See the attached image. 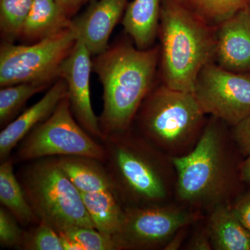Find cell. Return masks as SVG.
<instances>
[{"label": "cell", "mask_w": 250, "mask_h": 250, "mask_svg": "<svg viewBox=\"0 0 250 250\" xmlns=\"http://www.w3.org/2000/svg\"><path fill=\"white\" fill-rule=\"evenodd\" d=\"M159 57V45L140 49L132 41H121L93 59V71L103 87L99 124L104 140L131 129L143 102L155 85Z\"/></svg>", "instance_id": "obj_1"}, {"label": "cell", "mask_w": 250, "mask_h": 250, "mask_svg": "<svg viewBox=\"0 0 250 250\" xmlns=\"http://www.w3.org/2000/svg\"><path fill=\"white\" fill-rule=\"evenodd\" d=\"M157 38L161 82L172 89L193 93L202 69L214 62L216 27L180 0H161Z\"/></svg>", "instance_id": "obj_2"}, {"label": "cell", "mask_w": 250, "mask_h": 250, "mask_svg": "<svg viewBox=\"0 0 250 250\" xmlns=\"http://www.w3.org/2000/svg\"><path fill=\"white\" fill-rule=\"evenodd\" d=\"M225 123L210 116L191 150L174 156L176 193L181 201L195 206L218 205L226 195H239L240 164L227 152Z\"/></svg>", "instance_id": "obj_3"}, {"label": "cell", "mask_w": 250, "mask_h": 250, "mask_svg": "<svg viewBox=\"0 0 250 250\" xmlns=\"http://www.w3.org/2000/svg\"><path fill=\"white\" fill-rule=\"evenodd\" d=\"M106 150L104 164L111 174L122 201L132 206L161 205L170 192V182L154 146L130 129L108 136L103 141Z\"/></svg>", "instance_id": "obj_4"}, {"label": "cell", "mask_w": 250, "mask_h": 250, "mask_svg": "<svg viewBox=\"0 0 250 250\" xmlns=\"http://www.w3.org/2000/svg\"><path fill=\"white\" fill-rule=\"evenodd\" d=\"M205 116L193 93L161 83L148 93L134 121L141 136L153 146L179 153L198 141Z\"/></svg>", "instance_id": "obj_5"}, {"label": "cell", "mask_w": 250, "mask_h": 250, "mask_svg": "<svg viewBox=\"0 0 250 250\" xmlns=\"http://www.w3.org/2000/svg\"><path fill=\"white\" fill-rule=\"evenodd\" d=\"M21 180L40 221L58 232L72 226L95 229L80 190L61 168L58 159L34 160L23 170Z\"/></svg>", "instance_id": "obj_6"}, {"label": "cell", "mask_w": 250, "mask_h": 250, "mask_svg": "<svg viewBox=\"0 0 250 250\" xmlns=\"http://www.w3.org/2000/svg\"><path fill=\"white\" fill-rule=\"evenodd\" d=\"M78 40L73 27L30 45L3 41L0 47V86L22 83L50 85Z\"/></svg>", "instance_id": "obj_7"}, {"label": "cell", "mask_w": 250, "mask_h": 250, "mask_svg": "<svg viewBox=\"0 0 250 250\" xmlns=\"http://www.w3.org/2000/svg\"><path fill=\"white\" fill-rule=\"evenodd\" d=\"M95 139L75 120L66 96L18 145L14 159L24 162L55 156H86L104 163L106 150Z\"/></svg>", "instance_id": "obj_8"}, {"label": "cell", "mask_w": 250, "mask_h": 250, "mask_svg": "<svg viewBox=\"0 0 250 250\" xmlns=\"http://www.w3.org/2000/svg\"><path fill=\"white\" fill-rule=\"evenodd\" d=\"M190 210L172 206H131L125 209L118 232L113 236L116 250L164 248L179 230L197 220Z\"/></svg>", "instance_id": "obj_9"}, {"label": "cell", "mask_w": 250, "mask_h": 250, "mask_svg": "<svg viewBox=\"0 0 250 250\" xmlns=\"http://www.w3.org/2000/svg\"><path fill=\"white\" fill-rule=\"evenodd\" d=\"M193 93L206 115L232 127L250 116V73L229 71L209 62L199 73Z\"/></svg>", "instance_id": "obj_10"}, {"label": "cell", "mask_w": 250, "mask_h": 250, "mask_svg": "<svg viewBox=\"0 0 250 250\" xmlns=\"http://www.w3.org/2000/svg\"><path fill=\"white\" fill-rule=\"evenodd\" d=\"M92 54L81 40H77L71 52L62 62L59 77L65 81L67 97L75 120L94 139L103 142L104 136L92 106L90 77L93 71Z\"/></svg>", "instance_id": "obj_11"}, {"label": "cell", "mask_w": 250, "mask_h": 250, "mask_svg": "<svg viewBox=\"0 0 250 250\" xmlns=\"http://www.w3.org/2000/svg\"><path fill=\"white\" fill-rule=\"evenodd\" d=\"M130 0H95L85 12L72 19V27L92 55L108 47L113 29L120 22Z\"/></svg>", "instance_id": "obj_12"}, {"label": "cell", "mask_w": 250, "mask_h": 250, "mask_svg": "<svg viewBox=\"0 0 250 250\" xmlns=\"http://www.w3.org/2000/svg\"><path fill=\"white\" fill-rule=\"evenodd\" d=\"M214 62L229 71L250 73V14L247 8L217 26Z\"/></svg>", "instance_id": "obj_13"}, {"label": "cell", "mask_w": 250, "mask_h": 250, "mask_svg": "<svg viewBox=\"0 0 250 250\" xmlns=\"http://www.w3.org/2000/svg\"><path fill=\"white\" fill-rule=\"evenodd\" d=\"M66 82L59 78L51 85L39 101L28 108L17 118L11 121L0 134V160L10 158V154L18 145L36 126L47 120L67 96Z\"/></svg>", "instance_id": "obj_14"}, {"label": "cell", "mask_w": 250, "mask_h": 250, "mask_svg": "<svg viewBox=\"0 0 250 250\" xmlns=\"http://www.w3.org/2000/svg\"><path fill=\"white\" fill-rule=\"evenodd\" d=\"M207 231L213 250H250V231L229 204H219L213 207Z\"/></svg>", "instance_id": "obj_15"}, {"label": "cell", "mask_w": 250, "mask_h": 250, "mask_svg": "<svg viewBox=\"0 0 250 250\" xmlns=\"http://www.w3.org/2000/svg\"><path fill=\"white\" fill-rule=\"evenodd\" d=\"M161 2V0H132L126 6L122 24L138 49H147L154 46Z\"/></svg>", "instance_id": "obj_16"}, {"label": "cell", "mask_w": 250, "mask_h": 250, "mask_svg": "<svg viewBox=\"0 0 250 250\" xmlns=\"http://www.w3.org/2000/svg\"><path fill=\"white\" fill-rule=\"evenodd\" d=\"M57 159L80 192H117L111 174L102 161L86 156H60Z\"/></svg>", "instance_id": "obj_17"}, {"label": "cell", "mask_w": 250, "mask_h": 250, "mask_svg": "<svg viewBox=\"0 0 250 250\" xmlns=\"http://www.w3.org/2000/svg\"><path fill=\"white\" fill-rule=\"evenodd\" d=\"M72 27V19L56 0H34L20 39L33 43Z\"/></svg>", "instance_id": "obj_18"}, {"label": "cell", "mask_w": 250, "mask_h": 250, "mask_svg": "<svg viewBox=\"0 0 250 250\" xmlns=\"http://www.w3.org/2000/svg\"><path fill=\"white\" fill-rule=\"evenodd\" d=\"M14 163L11 158L1 162L0 202L22 226L38 225L40 220L28 201L22 184L15 175Z\"/></svg>", "instance_id": "obj_19"}, {"label": "cell", "mask_w": 250, "mask_h": 250, "mask_svg": "<svg viewBox=\"0 0 250 250\" xmlns=\"http://www.w3.org/2000/svg\"><path fill=\"white\" fill-rule=\"evenodd\" d=\"M81 195L95 229L108 236H114L121 228L125 209L118 193L102 191L81 192Z\"/></svg>", "instance_id": "obj_20"}, {"label": "cell", "mask_w": 250, "mask_h": 250, "mask_svg": "<svg viewBox=\"0 0 250 250\" xmlns=\"http://www.w3.org/2000/svg\"><path fill=\"white\" fill-rule=\"evenodd\" d=\"M184 5L213 27L246 9L250 0H180Z\"/></svg>", "instance_id": "obj_21"}, {"label": "cell", "mask_w": 250, "mask_h": 250, "mask_svg": "<svg viewBox=\"0 0 250 250\" xmlns=\"http://www.w3.org/2000/svg\"><path fill=\"white\" fill-rule=\"evenodd\" d=\"M49 85L22 83L1 87L0 90V124L6 126L16 113L36 94L43 91Z\"/></svg>", "instance_id": "obj_22"}, {"label": "cell", "mask_w": 250, "mask_h": 250, "mask_svg": "<svg viewBox=\"0 0 250 250\" xmlns=\"http://www.w3.org/2000/svg\"><path fill=\"white\" fill-rule=\"evenodd\" d=\"M34 0H0V31L4 42L21 37L23 25Z\"/></svg>", "instance_id": "obj_23"}, {"label": "cell", "mask_w": 250, "mask_h": 250, "mask_svg": "<svg viewBox=\"0 0 250 250\" xmlns=\"http://www.w3.org/2000/svg\"><path fill=\"white\" fill-rule=\"evenodd\" d=\"M59 233L75 241L83 250H116L113 237L100 232L96 229L72 226Z\"/></svg>", "instance_id": "obj_24"}, {"label": "cell", "mask_w": 250, "mask_h": 250, "mask_svg": "<svg viewBox=\"0 0 250 250\" xmlns=\"http://www.w3.org/2000/svg\"><path fill=\"white\" fill-rule=\"evenodd\" d=\"M22 249L64 250L62 237L58 231L42 221L30 231H26Z\"/></svg>", "instance_id": "obj_25"}, {"label": "cell", "mask_w": 250, "mask_h": 250, "mask_svg": "<svg viewBox=\"0 0 250 250\" xmlns=\"http://www.w3.org/2000/svg\"><path fill=\"white\" fill-rule=\"evenodd\" d=\"M21 224L6 208H0V244L7 248L22 249L26 231Z\"/></svg>", "instance_id": "obj_26"}, {"label": "cell", "mask_w": 250, "mask_h": 250, "mask_svg": "<svg viewBox=\"0 0 250 250\" xmlns=\"http://www.w3.org/2000/svg\"><path fill=\"white\" fill-rule=\"evenodd\" d=\"M231 136L242 155H250V116L233 126Z\"/></svg>", "instance_id": "obj_27"}, {"label": "cell", "mask_w": 250, "mask_h": 250, "mask_svg": "<svg viewBox=\"0 0 250 250\" xmlns=\"http://www.w3.org/2000/svg\"><path fill=\"white\" fill-rule=\"evenodd\" d=\"M231 206L238 218L250 231V191L240 194Z\"/></svg>", "instance_id": "obj_28"}, {"label": "cell", "mask_w": 250, "mask_h": 250, "mask_svg": "<svg viewBox=\"0 0 250 250\" xmlns=\"http://www.w3.org/2000/svg\"><path fill=\"white\" fill-rule=\"evenodd\" d=\"M188 250H213L211 241L207 229L201 232L197 233L192 236L187 246Z\"/></svg>", "instance_id": "obj_29"}, {"label": "cell", "mask_w": 250, "mask_h": 250, "mask_svg": "<svg viewBox=\"0 0 250 250\" xmlns=\"http://www.w3.org/2000/svg\"><path fill=\"white\" fill-rule=\"evenodd\" d=\"M64 13L71 18L77 14L81 6L85 4L84 0H56Z\"/></svg>", "instance_id": "obj_30"}, {"label": "cell", "mask_w": 250, "mask_h": 250, "mask_svg": "<svg viewBox=\"0 0 250 250\" xmlns=\"http://www.w3.org/2000/svg\"><path fill=\"white\" fill-rule=\"evenodd\" d=\"M239 176L243 184H250V155L241 161L239 166Z\"/></svg>", "instance_id": "obj_31"}, {"label": "cell", "mask_w": 250, "mask_h": 250, "mask_svg": "<svg viewBox=\"0 0 250 250\" xmlns=\"http://www.w3.org/2000/svg\"><path fill=\"white\" fill-rule=\"evenodd\" d=\"M187 227L182 229L179 230L178 232L176 233L175 235L170 240V241L164 247V250H174L179 249V247L182 245V241H183L184 236V229Z\"/></svg>", "instance_id": "obj_32"}, {"label": "cell", "mask_w": 250, "mask_h": 250, "mask_svg": "<svg viewBox=\"0 0 250 250\" xmlns=\"http://www.w3.org/2000/svg\"><path fill=\"white\" fill-rule=\"evenodd\" d=\"M247 9H248V11H249V13L250 14V0L249 1V2H248V6H247Z\"/></svg>", "instance_id": "obj_33"}, {"label": "cell", "mask_w": 250, "mask_h": 250, "mask_svg": "<svg viewBox=\"0 0 250 250\" xmlns=\"http://www.w3.org/2000/svg\"><path fill=\"white\" fill-rule=\"evenodd\" d=\"M85 3L87 2V1H90V0H84Z\"/></svg>", "instance_id": "obj_34"}]
</instances>
